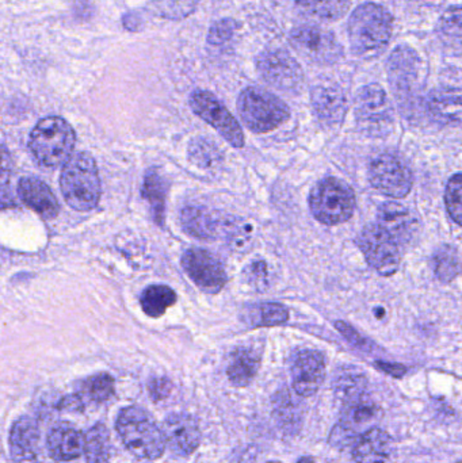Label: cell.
<instances>
[{
  "mask_svg": "<svg viewBox=\"0 0 462 463\" xmlns=\"http://www.w3.org/2000/svg\"><path fill=\"white\" fill-rule=\"evenodd\" d=\"M182 266L190 279L205 293H220L227 283V272L222 261L203 248L187 250Z\"/></svg>",
  "mask_w": 462,
  "mask_h": 463,
  "instance_id": "7c38bea8",
  "label": "cell"
},
{
  "mask_svg": "<svg viewBox=\"0 0 462 463\" xmlns=\"http://www.w3.org/2000/svg\"><path fill=\"white\" fill-rule=\"evenodd\" d=\"M372 186L391 198H404L412 189V173L409 165L395 154L379 155L369 167Z\"/></svg>",
  "mask_w": 462,
  "mask_h": 463,
  "instance_id": "ba28073f",
  "label": "cell"
},
{
  "mask_svg": "<svg viewBox=\"0 0 462 463\" xmlns=\"http://www.w3.org/2000/svg\"><path fill=\"white\" fill-rule=\"evenodd\" d=\"M116 430L125 448L136 458L156 461L165 453V435L143 408H124L117 418Z\"/></svg>",
  "mask_w": 462,
  "mask_h": 463,
  "instance_id": "7a4b0ae2",
  "label": "cell"
},
{
  "mask_svg": "<svg viewBox=\"0 0 462 463\" xmlns=\"http://www.w3.org/2000/svg\"><path fill=\"white\" fill-rule=\"evenodd\" d=\"M379 225L396 241L407 242L414 233V222L406 206L398 203H385L379 208Z\"/></svg>",
  "mask_w": 462,
  "mask_h": 463,
  "instance_id": "cb8c5ba5",
  "label": "cell"
},
{
  "mask_svg": "<svg viewBox=\"0 0 462 463\" xmlns=\"http://www.w3.org/2000/svg\"><path fill=\"white\" fill-rule=\"evenodd\" d=\"M296 5L314 18L338 21L350 10L352 0H296Z\"/></svg>",
  "mask_w": 462,
  "mask_h": 463,
  "instance_id": "4dcf8cb0",
  "label": "cell"
},
{
  "mask_svg": "<svg viewBox=\"0 0 462 463\" xmlns=\"http://www.w3.org/2000/svg\"><path fill=\"white\" fill-rule=\"evenodd\" d=\"M181 222L187 234L203 240L216 239L228 227V222L220 219L219 214L197 205L184 208Z\"/></svg>",
  "mask_w": 462,
  "mask_h": 463,
  "instance_id": "44dd1931",
  "label": "cell"
},
{
  "mask_svg": "<svg viewBox=\"0 0 462 463\" xmlns=\"http://www.w3.org/2000/svg\"><path fill=\"white\" fill-rule=\"evenodd\" d=\"M379 408L374 404L371 396L347 405L344 408L341 421L334 430L331 442L334 445H354L361 435L373 429L374 421L379 418Z\"/></svg>",
  "mask_w": 462,
  "mask_h": 463,
  "instance_id": "4fadbf2b",
  "label": "cell"
},
{
  "mask_svg": "<svg viewBox=\"0 0 462 463\" xmlns=\"http://www.w3.org/2000/svg\"><path fill=\"white\" fill-rule=\"evenodd\" d=\"M312 105L320 121L328 125L344 121L347 100L344 91L334 84H322L312 92Z\"/></svg>",
  "mask_w": 462,
  "mask_h": 463,
  "instance_id": "7402d4cb",
  "label": "cell"
},
{
  "mask_svg": "<svg viewBox=\"0 0 462 463\" xmlns=\"http://www.w3.org/2000/svg\"><path fill=\"white\" fill-rule=\"evenodd\" d=\"M434 271L442 282H450L460 275L462 264L457 250L450 245H442L434 253Z\"/></svg>",
  "mask_w": 462,
  "mask_h": 463,
  "instance_id": "1f68e13d",
  "label": "cell"
},
{
  "mask_svg": "<svg viewBox=\"0 0 462 463\" xmlns=\"http://www.w3.org/2000/svg\"><path fill=\"white\" fill-rule=\"evenodd\" d=\"M334 392L342 407L354 404L369 396L368 378L357 367H342L336 373Z\"/></svg>",
  "mask_w": 462,
  "mask_h": 463,
  "instance_id": "603a6c76",
  "label": "cell"
},
{
  "mask_svg": "<svg viewBox=\"0 0 462 463\" xmlns=\"http://www.w3.org/2000/svg\"><path fill=\"white\" fill-rule=\"evenodd\" d=\"M176 302V294L165 285H151L141 294V309L152 318H159L167 312L168 307Z\"/></svg>",
  "mask_w": 462,
  "mask_h": 463,
  "instance_id": "f1b7e54d",
  "label": "cell"
},
{
  "mask_svg": "<svg viewBox=\"0 0 462 463\" xmlns=\"http://www.w3.org/2000/svg\"><path fill=\"white\" fill-rule=\"evenodd\" d=\"M325 378V356L319 351L301 350L296 354L292 362V383L298 396L306 399L316 394Z\"/></svg>",
  "mask_w": 462,
  "mask_h": 463,
  "instance_id": "5bb4252c",
  "label": "cell"
},
{
  "mask_svg": "<svg viewBox=\"0 0 462 463\" xmlns=\"http://www.w3.org/2000/svg\"><path fill=\"white\" fill-rule=\"evenodd\" d=\"M392 30L390 11L376 3H365L358 5L350 16V45L361 59H376L387 49Z\"/></svg>",
  "mask_w": 462,
  "mask_h": 463,
  "instance_id": "6da1fadb",
  "label": "cell"
},
{
  "mask_svg": "<svg viewBox=\"0 0 462 463\" xmlns=\"http://www.w3.org/2000/svg\"><path fill=\"white\" fill-rule=\"evenodd\" d=\"M445 203L453 222L462 227V173L456 174L448 182Z\"/></svg>",
  "mask_w": 462,
  "mask_h": 463,
  "instance_id": "e575fe53",
  "label": "cell"
},
{
  "mask_svg": "<svg viewBox=\"0 0 462 463\" xmlns=\"http://www.w3.org/2000/svg\"><path fill=\"white\" fill-rule=\"evenodd\" d=\"M357 244L366 261L384 277L395 274L401 266L398 241L380 225L363 228L357 237Z\"/></svg>",
  "mask_w": 462,
  "mask_h": 463,
  "instance_id": "9c48e42d",
  "label": "cell"
},
{
  "mask_svg": "<svg viewBox=\"0 0 462 463\" xmlns=\"http://www.w3.org/2000/svg\"><path fill=\"white\" fill-rule=\"evenodd\" d=\"M60 189L65 203L78 212L97 208L100 200V179L91 155L79 152L62 165Z\"/></svg>",
  "mask_w": 462,
  "mask_h": 463,
  "instance_id": "3957f363",
  "label": "cell"
},
{
  "mask_svg": "<svg viewBox=\"0 0 462 463\" xmlns=\"http://www.w3.org/2000/svg\"><path fill=\"white\" fill-rule=\"evenodd\" d=\"M358 119L368 127H384L392 118V108L382 87L369 84L360 90L355 98Z\"/></svg>",
  "mask_w": 462,
  "mask_h": 463,
  "instance_id": "2e32d148",
  "label": "cell"
},
{
  "mask_svg": "<svg viewBox=\"0 0 462 463\" xmlns=\"http://www.w3.org/2000/svg\"><path fill=\"white\" fill-rule=\"evenodd\" d=\"M260 76L270 86L289 94H297L303 89L304 72L300 64L282 49H269L257 59Z\"/></svg>",
  "mask_w": 462,
  "mask_h": 463,
  "instance_id": "8fae6325",
  "label": "cell"
},
{
  "mask_svg": "<svg viewBox=\"0 0 462 463\" xmlns=\"http://www.w3.org/2000/svg\"><path fill=\"white\" fill-rule=\"evenodd\" d=\"M148 389L152 399H154L155 402H160V400H165V397H168V394L171 393V389H173V385H171L167 378H154V380L149 383Z\"/></svg>",
  "mask_w": 462,
  "mask_h": 463,
  "instance_id": "74e56055",
  "label": "cell"
},
{
  "mask_svg": "<svg viewBox=\"0 0 462 463\" xmlns=\"http://www.w3.org/2000/svg\"><path fill=\"white\" fill-rule=\"evenodd\" d=\"M438 34L450 53L462 54V5L448 8L439 21Z\"/></svg>",
  "mask_w": 462,
  "mask_h": 463,
  "instance_id": "83f0119b",
  "label": "cell"
},
{
  "mask_svg": "<svg viewBox=\"0 0 462 463\" xmlns=\"http://www.w3.org/2000/svg\"><path fill=\"white\" fill-rule=\"evenodd\" d=\"M189 103L194 114L213 127L231 146L243 148L246 140L238 119L217 97L205 90H194L190 95Z\"/></svg>",
  "mask_w": 462,
  "mask_h": 463,
  "instance_id": "52a82bcc",
  "label": "cell"
},
{
  "mask_svg": "<svg viewBox=\"0 0 462 463\" xmlns=\"http://www.w3.org/2000/svg\"><path fill=\"white\" fill-rule=\"evenodd\" d=\"M165 194L167 186L163 176L154 168L146 171L144 176L143 197L151 208L155 222L159 225L165 222Z\"/></svg>",
  "mask_w": 462,
  "mask_h": 463,
  "instance_id": "4316f807",
  "label": "cell"
},
{
  "mask_svg": "<svg viewBox=\"0 0 462 463\" xmlns=\"http://www.w3.org/2000/svg\"><path fill=\"white\" fill-rule=\"evenodd\" d=\"M86 392L92 402H108L114 394V380L111 375L102 374L94 375L86 383Z\"/></svg>",
  "mask_w": 462,
  "mask_h": 463,
  "instance_id": "d590c367",
  "label": "cell"
},
{
  "mask_svg": "<svg viewBox=\"0 0 462 463\" xmlns=\"http://www.w3.org/2000/svg\"><path fill=\"white\" fill-rule=\"evenodd\" d=\"M83 435L70 424H59L48 434L46 448L49 456L54 461L71 462L78 459L84 453Z\"/></svg>",
  "mask_w": 462,
  "mask_h": 463,
  "instance_id": "d6986e66",
  "label": "cell"
},
{
  "mask_svg": "<svg viewBox=\"0 0 462 463\" xmlns=\"http://www.w3.org/2000/svg\"><path fill=\"white\" fill-rule=\"evenodd\" d=\"M76 135L72 127L61 117L41 119L29 138V148L38 165L54 168L70 160L75 146Z\"/></svg>",
  "mask_w": 462,
  "mask_h": 463,
  "instance_id": "277c9868",
  "label": "cell"
},
{
  "mask_svg": "<svg viewBox=\"0 0 462 463\" xmlns=\"http://www.w3.org/2000/svg\"><path fill=\"white\" fill-rule=\"evenodd\" d=\"M200 0H149L152 13L159 18L181 21L197 10Z\"/></svg>",
  "mask_w": 462,
  "mask_h": 463,
  "instance_id": "d6a6232c",
  "label": "cell"
},
{
  "mask_svg": "<svg viewBox=\"0 0 462 463\" xmlns=\"http://www.w3.org/2000/svg\"><path fill=\"white\" fill-rule=\"evenodd\" d=\"M238 110L243 124L254 133H268L289 119L284 100L260 87H247L239 95Z\"/></svg>",
  "mask_w": 462,
  "mask_h": 463,
  "instance_id": "5b68a950",
  "label": "cell"
},
{
  "mask_svg": "<svg viewBox=\"0 0 462 463\" xmlns=\"http://www.w3.org/2000/svg\"><path fill=\"white\" fill-rule=\"evenodd\" d=\"M289 318L287 307L273 302L258 304L252 307L250 321L257 326H273L284 324Z\"/></svg>",
  "mask_w": 462,
  "mask_h": 463,
  "instance_id": "836d02e7",
  "label": "cell"
},
{
  "mask_svg": "<svg viewBox=\"0 0 462 463\" xmlns=\"http://www.w3.org/2000/svg\"><path fill=\"white\" fill-rule=\"evenodd\" d=\"M268 463H281V462L273 461V462H268Z\"/></svg>",
  "mask_w": 462,
  "mask_h": 463,
  "instance_id": "60d3db41",
  "label": "cell"
},
{
  "mask_svg": "<svg viewBox=\"0 0 462 463\" xmlns=\"http://www.w3.org/2000/svg\"><path fill=\"white\" fill-rule=\"evenodd\" d=\"M309 208L317 222L338 225L352 219L355 195L352 187L341 179L325 178L312 189Z\"/></svg>",
  "mask_w": 462,
  "mask_h": 463,
  "instance_id": "8992f818",
  "label": "cell"
},
{
  "mask_svg": "<svg viewBox=\"0 0 462 463\" xmlns=\"http://www.w3.org/2000/svg\"><path fill=\"white\" fill-rule=\"evenodd\" d=\"M429 113L444 124L462 121V91L457 89L434 90L428 100Z\"/></svg>",
  "mask_w": 462,
  "mask_h": 463,
  "instance_id": "d4e9b609",
  "label": "cell"
},
{
  "mask_svg": "<svg viewBox=\"0 0 462 463\" xmlns=\"http://www.w3.org/2000/svg\"><path fill=\"white\" fill-rule=\"evenodd\" d=\"M353 458L357 463H395V442L384 430L373 427L354 443Z\"/></svg>",
  "mask_w": 462,
  "mask_h": 463,
  "instance_id": "e0dca14e",
  "label": "cell"
},
{
  "mask_svg": "<svg viewBox=\"0 0 462 463\" xmlns=\"http://www.w3.org/2000/svg\"><path fill=\"white\" fill-rule=\"evenodd\" d=\"M290 43L304 59L316 64H334L344 53L334 33L314 24H304L293 29Z\"/></svg>",
  "mask_w": 462,
  "mask_h": 463,
  "instance_id": "30bf717a",
  "label": "cell"
},
{
  "mask_svg": "<svg viewBox=\"0 0 462 463\" xmlns=\"http://www.w3.org/2000/svg\"><path fill=\"white\" fill-rule=\"evenodd\" d=\"M18 193L21 200L43 219H54L59 214L60 205L56 195L40 179L22 178L18 184Z\"/></svg>",
  "mask_w": 462,
  "mask_h": 463,
  "instance_id": "ffe728a7",
  "label": "cell"
},
{
  "mask_svg": "<svg viewBox=\"0 0 462 463\" xmlns=\"http://www.w3.org/2000/svg\"><path fill=\"white\" fill-rule=\"evenodd\" d=\"M239 29V24L235 19L224 18L213 24L209 30L208 43L212 45H224L230 43Z\"/></svg>",
  "mask_w": 462,
  "mask_h": 463,
  "instance_id": "8d00e7d4",
  "label": "cell"
},
{
  "mask_svg": "<svg viewBox=\"0 0 462 463\" xmlns=\"http://www.w3.org/2000/svg\"><path fill=\"white\" fill-rule=\"evenodd\" d=\"M457 463H462V459H461V461H458Z\"/></svg>",
  "mask_w": 462,
  "mask_h": 463,
  "instance_id": "b9f144b4",
  "label": "cell"
},
{
  "mask_svg": "<svg viewBox=\"0 0 462 463\" xmlns=\"http://www.w3.org/2000/svg\"><path fill=\"white\" fill-rule=\"evenodd\" d=\"M297 463H315L314 459L309 458V457H303Z\"/></svg>",
  "mask_w": 462,
  "mask_h": 463,
  "instance_id": "f35d334b",
  "label": "cell"
},
{
  "mask_svg": "<svg viewBox=\"0 0 462 463\" xmlns=\"http://www.w3.org/2000/svg\"><path fill=\"white\" fill-rule=\"evenodd\" d=\"M259 366V355L252 348L240 347L231 355L227 375L232 385L246 388L254 380Z\"/></svg>",
  "mask_w": 462,
  "mask_h": 463,
  "instance_id": "484cf974",
  "label": "cell"
},
{
  "mask_svg": "<svg viewBox=\"0 0 462 463\" xmlns=\"http://www.w3.org/2000/svg\"><path fill=\"white\" fill-rule=\"evenodd\" d=\"M11 457L16 463H37L40 454V430L30 418H21L10 431Z\"/></svg>",
  "mask_w": 462,
  "mask_h": 463,
  "instance_id": "ac0fdd59",
  "label": "cell"
},
{
  "mask_svg": "<svg viewBox=\"0 0 462 463\" xmlns=\"http://www.w3.org/2000/svg\"><path fill=\"white\" fill-rule=\"evenodd\" d=\"M420 2H426V3H442L444 0H420Z\"/></svg>",
  "mask_w": 462,
  "mask_h": 463,
  "instance_id": "ab89813d",
  "label": "cell"
},
{
  "mask_svg": "<svg viewBox=\"0 0 462 463\" xmlns=\"http://www.w3.org/2000/svg\"><path fill=\"white\" fill-rule=\"evenodd\" d=\"M165 445L173 453L189 457L200 448L201 430L187 413H171L163 424Z\"/></svg>",
  "mask_w": 462,
  "mask_h": 463,
  "instance_id": "9a60e30c",
  "label": "cell"
},
{
  "mask_svg": "<svg viewBox=\"0 0 462 463\" xmlns=\"http://www.w3.org/2000/svg\"><path fill=\"white\" fill-rule=\"evenodd\" d=\"M84 456L87 463H110V434L105 424L92 426L84 437Z\"/></svg>",
  "mask_w": 462,
  "mask_h": 463,
  "instance_id": "f546056e",
  "label": "cell"
}]
</instances>
